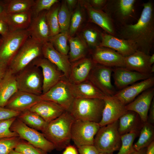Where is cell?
Masks as SVG:
<instances>
[{
  "mask_svg": "<svg viewBox=\"0 0 154 154\" xmlns=\"http://www.w3.org/2000/svg\"><path fill=\"white\" fill-rule=\"evenodd\" d=\"M10 130L16 133L22 139L47 153L55 149L54 145L42 133L28 126L17 117L11 125Z\"/></svg>",
  "mask_w": 154,
  "mask_h": 154,
  "instance_id": "obj_9",
  "label": "cell"
},
{
  "mask_svg": "<svg viewBox=\"0 0 154 154\" xmlns=\"http://www.w3.org/2000/svg\"><path fill=\"white\" fill-rule=\"evenodd\" d=\"M7 13L8 14L18 13L31 11L34 0H6Z\"/></svg>",
  "mask_w": 154,
  "mask_h": 154,
  "instance_id": "obj_37",
  "label": "cell"
},
{
  "mask_svg": "<svg viewBox=\"0 0 154 154\" xmlns=\"http://www.w3.org/2000/svg\"><path fill=\"white\" fill-rule=\"evenodd\" d=\"M78 34L88 47L93 49L99 46L100 44L102 32L95 26L88 24Z\"/></svg>",
  "mask_w": 154,
  "mask_h": 154,
  "instance_id": "obj_32",
  "label": "cell"
},
{
  "mask_svg": "<svg viewBox=\"0 0 154 154\" xmlns=\"http://www.w3.org/2000/svg\"><path fill=\"white\" fill-rule=\"evenodd\" d=\"M43 44L30 36L11 61L8 68L13 73L16 74L36 58L43 56Z\"/></svg>",
  "mask_w": 154,
  "mask_h": 154,
  "instance_id": "obj_4",
  "label": "cell"
},
{
  "mask_svg": "<svg viewBox=\"0 0 154 154\" xmlns=\"http://www.w3.org/2000/svg\"><path fill=\"white\" fill-rule=\"evenodd\" d=\"M101 41L99 46L108 48L126 57L137 50L136 46L131 41L109 35L104 31L101 35Z\"/></svg>",
  "mask_w": 154,
  "mask_h": 154,
  "instance_id": "obj_17",
  "label": "cell"
},
{
  "mask_svg": "<svg viewBox=\"0 0 154 154\" xmlns=\"http://www.w3.org/2000/svg\"><path fill=\"white\" fill-rule=\"evenodd\" d=\"M113 68L96 64L91 70L88 80L107 96H113L116 92L111 81Z\"/></svg>",
  "mask_w": 154,
  "mask_h": 154,
  "instance_id": "obj_12",
  "label": "cell"
},
{
  "mask_svg": "<svg viewBox=\"0 0 154 154\" xmlns=\"http://www.w3.org/2000/svg\"><path fill=\"white\" fill-rule=\"evenodd\" d=\"M70 37L68 41L69 44V51L68 56L71 63L74 62L86 57L89 51V48L78 33Z\"/></svg>",
  "mask_w": 154,
  "mask_h": 154,
  "instance_id": "obj_31",
  "label": "cell"
},
{
  "mask_svg": "<svg viewBox=\"0 0 154 154\" xmlns=\"http://www.w3.org/2000/svg\"><path fill=\"white\" fill-rule=\"evenodd\" d=\"M71 93L74 98L99 99L103 100L106 96L87 80L77 84L70 82Z\"/></svg>",
  "mask_w": 154,
  "mask_h": 154,
  "instance_id": "obj_27",
  "label": "cell"
},
{
  "mask_svg": "<svg viewBox=\"0 0 154 154\" xmlns=\"http://www.w3.org/2000/svg\"><path fill=\"white\" fill-rule=\"evenodd\" d=\"M14 150L23 154H47V152L23 140Z\"/></svg>",
  "mask_w": 154,
  "mask_h": 154,
  "instance_id": "obj_44",
  "label": "cell"
},
{
  "mask_svg": "<svg viewBox=\"0 0 154 154\" xmlns=\"http://www.w3.org/2000/svg\"><path fill=\"white\" fill-rule=\"evenodd\" d=\"M100 127L98 123L75 119L71 127V140L77 147L94 145L95 137Z\"/></svg>",
  "mask_w": 154,
  "mask_h": 154,
  "instance_id": "obj_10",
  "label": "cell"
},
{
  "mask_svg": "<svg viewBox=\"0 0 154 154\" xmlns=\"http://www.w3.org/2000/svg\"><path fill=\"white\" fill-rule=\"evenodd\" d=\"M147 148V147L142 148L138 151H136L132 154H146Z\"/></svg>",
  "mask_w": 154,
  "mask_h": 154,
  "instance_id": "obj_55",
  "label": "cell"
},
{
  "mask_svg": "<svg viewBox=\"0 0 154 154\" xmlns=\"http://www.w3.org/2000/svg\"><path fill=\"white\" fill-rule=\"evenodd\" d=\"M101 120L99 124L100 127L118 120L127 111L125 105L114 96H106Z\"/></svg>",
  "mask_w": 154,
  "mask_h": 154,
  "instance_id": "obj_14",
  "label": "cell"
},
{
  "mask_svg": "<svg viewBox=\"0 0 154 154\" xmlns=\"http://www.w3.org/2000/svg\"><path fill=\"white\" fill-rule=\"evenodd\" d=\"M9 31L7 23L3 20H0V35L3 37L7 35Z\"/></svg>",
  "mask_w": 154,
  "mask_h": 154,
  "instance_id": "obj_50",
  "label": "cell"
},
{
  "mask_svg": "<svg viewBox=\"0 0 154 154\" xmlns=\"http://www.w3.org/2000/svg\"><path fill=\"white\" fill-rule=\"evenodd\" d=\"M29 110L37 114L47 123L56 119L66 111L54 102L43 100L38 102Z\"/></svg>",
  "mask_w": 154,
  "mask_h": 154,
  "instance_id": "obj_25",
  "label": "cell"
},
{
  "mask_svg": "<svg viewBox=\"0 0 154 154\" xmlns=\"http://www.w3.org/2000/svg\"><path fill=\"white\" fill-rule=\"evenodd\" d=\"M104 105L102 99L75 98L68 112L75 119L99 123Z\"/></svg>",
  "mask_w": 154,
  "mask_h": 154,
  "instance_id": "obj_3",
  "label": "cell"
},
{
  "mask_svg": "<svg viewBox=\"0 0 154 154\" xmlns=\"http://www.w3.org/2000/svg\"><path fill=\"white\" fill-rule=\"evenodd\" d=\"M42 52L43 57L55 65L68 79L71 64L68 56L58 52L49 41L43 44Z\"/></svg>",
  "mask_w": 154,
  "mask_h": 154,
  "instance_id": "obj_19",
  "label": "cell"
},
{
  "mask_svg": "<svg viewBox=\"0 0 154 154\" xmlns=\"http://www.w3.org/2000/svg\"><path fill=\"white\" fill-rule=\"evenodd\" d=\"M2 42H3V41H2V39H0V47L1 46V45L2 44Z\"/></svg>",
  "mask_w": 154,
  "mask_h": 154,
  "instance_id": "obj_59",
  "label": "cell"
},
{
  "mask_svg": "<svg viewBox=\"0 0 154 154\" xmlns=\"http://www.w3.org/2000/svg\"><path fill=\"white\" fill-rule=\"evenodd\" d=\"M74 120L69 112L65 111L60 116L48 123L42 132L57 150H62L70 145L71 127Z\"/></svg>",
  "mask_w": 154,
  "mask_h": 154,
  "instance_id": "obj_2",
  "label": "cell"
},
{
  "mask_svg": "<svg viewBox=\"0 0 154 154\" xmlns=\"http://www.w3.org/2000/svg\"><path fill=\"white\" fill-rule=\"evenodd\" d=\"M59 2L58 0H35L34 4L31 9L32 17L44 11L48 10L54 4Z\"/></svg>",
  "mask_w": 154,
  "mask_h": 154,
  "instance_id": "obj_42",
  "label": "cell"
},
{
  "mask_svg": "<svg viewBox=\"0 0 154 154\" xmlns=\"http://www.w3.org/2000/svg\"><path fill=\"white\" fill-rule=\"evenodd\" d=\"M67 6L70 11L72 13L77 5L78 0H65Z\"/></svg>",
  "mask_w": 154,
  "mask_h": 154,
  "instance_id": "obj_51",
  "label": "cell"
},
{
  "mask_svg": "<svg viewBox=\"0 0 154 154\" xmlns=\"http://www.w3.org/2000/svg\"><path fill=\"white\" fill-rule=\"evenodd\" d=\"M62 154H78V152L74 146L70 145L65 147Z\"/></svg>",
  "mask_w": 154,
  "mask_h": 154,
  "instance_id": "obj_52",
  "label": "cell"
},
{
  "mask_svg": "<svg viewBox=\"0 0 154 154\" xmlns=\"http://www.w3.org/2000/svg\"><path fill=\"white\" fill-rule=\"evenodd\" d=\"M143 123L138 114L127 111L118 120V130L121 135L131 132L139 133Z\"/></svg>",
  "mask_w": 154,
  "mask_h": 154,
  "instance_id": "obj_28",
  "label": "cell"
},
{
  "mask_svg": "<svg viewBox=\"0 0 154 154\" xmlns=\"http://www.w3.org/2000/svg\"><path fill=\"white\" fill-rule=\"evenodd\" d=\"M32 63L41 69L43 76L42 94L47 92L65 77L55 65L43 56L36 58Z\"/></svg>",
  "mask_w": 154,
  "mask_h": 154,
  "instance_id": "obj_13",
  "label": "cell"
},
{
  "mask_svg": "<svg viewBox=\"0 0 154 154\" xmlns=\"http://www.w3.org/2000/svg\"><path fill=\"white\" fill-rule=\"evenodd\" d=\"M40 96L42 100L54 102L67 111H69L74 98L70 90V82L65 77Z\"/></svg>",
  "mask_w": 154,
  "mask_h": 154,
  "instance_id": "obj_11",
  "label": "cell"
},
{
  "mask_svg": "<svg viewBox=\"0 0 154 154\" xmlns=\"http://www.w3.org/2000/svg\"><path fill=\"white\" fill-rule=\"evenodd\" d=\"M137 141L133 145L136 151L147 148L154 139V125L147 121L144 122L140 131Z\"/></svg>",
  "mask_w": 154,
  "mask_h": 154,
  "instance_id": "obj_33",
  "label": "cell"
},
{
  "mask_svg": "<svg viewBox=\"0 0 154 154\" xmlns=\"http://www.w3.org/2000/svg\"><path fill=\"white\" fill-rule=\"evenodd\" d=\"M32 18L31 11L18 13H7L3 21L7 24L10 31L27 29Z\"/></svg>",
  "mask_w": 154,
  "mask_h": 154,
  "instance_id": "obj_30",
  "label": "cell"
},
{
  "mask_svg": "<svg viewBox=\"0 0 154 154\" xmlns=\"http://www.w3.org/2000/svg\"><path fill=\"white\" fill-rule=\"evenodd\" d=\"M154 88L144 91L132 102L125 105L127 111L134 112L138 114L144 122L147 121L149 110L153 99Z\"/></svg>",
  "mask_w": 154,
  "mask_h": 154,
  "instance_id": "obj_21",
  "label": "cell"
},
{
  "mask_svg": "<svg viewBox=\"0 0 154 154\" xmlns=\"http://www.w3.org/2000/svg\"><path fill=\"white\" fill-rule=\"evenodd\" d=\"M80 154H99L100 153L94 145H87L77 147Z\"/></svg>",
  "mask_w": 154,
  "mask_h": 154,
  "instance_id": "obj_46",
  "label": "cell"
},
{
  "mask_svg": "<svg viewBox=\"0 0 154 154\" xmlns=\"http://www.w3.org/2000/svg\"><path fill=\"white\" fill-rule=\"evenodd\" d=\"M135 0H108L103 10L114 24L121 26L127 24L135 15Z\"/></svg>",
  "mask_w": 154,
  "mask_h": 154,
  "instance_id": "obj_8",
  "label": "cell"
},
{
  "mask_svg": "<svg viewBox=\"0 0 154 154\" xmlns=\"http://www.w3.org/2000/svg\"><path fill=\"white\" fill-rule=\"evenodd\" d=\"M46 11H44L33 17L27 29L31 37L42 44L48 41L50 37L46 19Z\"/></svg>",
  "mask_w": 154,
  "mask_h": 154,
  "instance_id": "obj_23",
  "label": "cell"
},
{
  "mask_svg": "<svg viewBox=\"0 0 154 154\" xmlns=\"http://www.w3.org/2000/svg\"><path fill=\"white\" fill-rule=\"evenodd\" d=\"M85 9L89 21L102 29L104 32L112 35L117 36L115 25L108 15L102 10L92 7L86 0H78Z\"/></svg>",
  "mask_w": 154,
  "mask_h": 154,
  "instance_id": "obj_15",
  "label": "cell"
},
{
  "mask_svg": "<svg viewBox=\"0 0 154 154\" xmlns=\"http://www.w3.org/2000/svg\"><path fill=\"white\" fill-rule=\"evenodd\" d=\"M139 134L137 132H131L121 135V146L116 154H132L135 152L136 151L133 147V143Z\"/></svg>",
  "mask_w": 154,
  "mask_h": 154,
  "instance_id": "obj_40",
  "label": "cell"
},
{
  "mask_svg": "<svg viewBox=\"0 0 154 154\" xmlns=\"http://www.w3.org/2000/svg\"><path fill=\"white\" fill-rule=\"evenodd\" d=\"M30 37L27 29L10 31L2 37L0 63L8 66L24 43Z\"/></svg>",
  "mask_w": 154,
  "mask_h": 154,
  "instance_id": "obj_7",
  "label": "cell"
},
{
  "mask_svg": "<svg viewBox=\"0 0 154 154\" xmlns=\"http://www.w3.org/2000/svg\"><path fill=\"white\" fill-rule=\"evenodd\" d=\"M68 32L60 33L50 37L49 42H51L55 48L62 54L68 55L69 46L67 42L70 37Z\"/></svg>",
  "mask_w": 154,
  "mask_h": 154,
  "instance_id": "obj_38",
  "label": "cell"
},
{
  "mask_svg": "<svg viewBox=\"0 0 154 154\" xmlns=\"http://www.w3.org/2000/svg\"><path fill=\"white\" fill-rule=\"evenodd\" d=\"M22 140L19 136L0 139V154H9Z\"/></svg>",
  "mask_w": 154,
  "mask_h": 154,
  "instance_id": "obj_41",
  "label": "cell"
},
{
  "mask_svg": "<svg viewBox=\"0 0 154 154\" xmlns=\"http://www.w3.org/2000/svg\"><path fill=\"white\" fill-rule=\"evenodd\" d=\"M99 154H113V153H100Z\"/></svg>",
  "mask_w": 154,
  "mask_h": 154,
  "instance_id": "obj_60",
  "label": "cell"
},
{
  "mask_svg": "<svg viewBox=\"0 0 154 154\" xmlns=\"http://www.w3.org/2000/svg\"><path fill=\"white\" fill-rule=\"evenodd\" d=\"M41 100L40 95L18 90L5 107L22 112L29 110Z\"/></svg>",
  "mask_w": 154,
  "mask_h": 154,
  "instance_id": "obj_24",
  "label": "cell"
},
{
  "mask_svg": "<svg viewBox=\"0 0 154 154\" xmlns=\"http://www.w3.org/2000/svg\"><path fill=\"white\" fill-rule=\"evenodd\" d=\"M150 55L137 50L132 54L124 57L125 67L141 73H151V65L150 64Z\"/></svg>",
  "mask_w": 154,
  "mask_h": 154,
  "instance_id": "obj_26",
  "label": "cell"
},
{
  "mask_svg": "<svg viewBox=\"0 0 154 154\" xmlns=\"http://www.w3.org/2000/svg\"><path fill=\"white\" fill-rule=\"evenodd\" d=\"M15 76L18 90L38 95L42 94L43 76L40 68L31 63Z\"/></svg>",
  "mask_w": 154,
  "mask_h": 154,
  "instance_id": "obj_6",
  "label": "cell"
},
{
  "mask_svg": "<svg viewBox=\"0 0 154 154\" xmlns=\"http://www.w3.org/2000/svg\"><path fill=\"white\" fill-rule=\"evenodd\" d=\"M9 154H23V153L17 151L14 149L12 150Z\"/></svg>",
  "mask_w": 154,
  "mask_h": 154,
  "instance_id": "obj_57",
  "label": "cell"
},
{
  "mask_svg": "<svg viewBox=\"0 0 154 154\" xmlns=\"http://www.w3.org/2000/svg\"><path fill=\"white\" fill-rule=\"evenodd\" d=\"M90 5L96 9L102 10L105 7L108 0H87Z\"/></svg>",
  "mask_w": 154,
  "mask_h": 154,
  "instance_id": "obj_47",
  "label": "cell"
},
{
  "mask_svg": "<svg viewBox=\"0 0 154 154\" xmlns=\"http://www.w3.org/2000/svg\"><path fill=\"white\" fill-rule=\"evenodd\" d=\"M113 78L115 86L122 89L137 81L143 80L153 76V74H145L130 70L125 67L113 68Z\"/></svg>",
  "mask_w": 154,
  "mask_h": 154,
  "instance_id": "obj_18",
  "label": "cell"
},
{
  "mask_svg": "<svg viewBox=\"0 0 154 154\" xmlns=\"http://www.w3.org/2000/svg\"><path fill=\"white\" fill-rule=\"evenodd\" d=\"M17 117L0 121V139L19 136L11 131L10 127Z\"/></svg>",
  "mask_w": 154,
  "mask_h": 154,
  "instance_id": "obj_43",
  "label": "cell"
},
{
  "mask_svg": "<svg viewBox=\"0 0 154 154\" xmlns=\"http://www.w3.org/2000/svg\"><path fill=\"white\" fill-rule=\"evenodd\" d=\"M86 13L79 1L77 6L72 12L68 31L70 37L75 36L79 31L85 21Z\"/></svg>",
  "mask_w": 154,
  "mask_h": 154,
  "instance_id": "obj_34",
  "label": "cell"
},
{
  "mask_svg": "<svg viewBox=\"0 0 154 154\" xmlns=\"http://www.w3.org/2000/svg\"><path fill=\"white\" fill-rule=\"evenodd\" d=\"M154 85V77L153 76L128 86L116 92L113 96L126 105L133 101L142 92L153 87Z\"/></svg>",
  "mask_w": 154,
  "mask_h": 154,
  "instance_id": "obj_20",
  "label": "cell"
},
{
  "mask_svg": "<svg viewBox=\"0 0 154 154\" xmlns=\"http://www.w3.org/2000/svg\"><path fill=\"white\" fill-rule=\"evenodd\" d=\"M71 63L67 79L73 84H78L87 80L91 70L96 64L92 58L86 57Z\"/></svg>",
  "mask_w": 154,
  "mask_h": 154,
  "instance_id": "obj_22",
  "label": "cell"
},
{
  "mask_svg": "<svg viewBox=\"0 0 154 154\" xmlns=\"http://www.w3.org/2000/svg\"><path fill=\"white\" fill-rule=\"evenodd\" d=\"M8 66L0 63V82L5 76Z\"/></svg>",
  "mask_w": 154,
  "mask_h": 154,
  "instance_id": "obj_53",
  "label": "cell"
},
{
  "mask_svg": "<svg viewBox=\"0 0 154 154\" xmlns=\"http://www.w3.org/2000/svg\"><path fill=\"white\" fill-rule=\"evenodd\" d=\"M60 5V4L59 2L56 3L46 12V19L49 28L50 37L60 33L58 16Z\"/></svg>",
  "mask_w": 154,
  "mask_h": 154,
  "instance_id": "obj_36",
  "label": "cell"
},
{
  "mask_svg": "<svg viewBox=\"0 0 154 154\" xmlns=\"http://www.w3.org/2000/svg\"><path fill=\"white\" fill-rule=\"evenodd\" d=\"M118 127V120L100 127L95 137L94 142L100 153H113L119 150L121 140Z\"/></svg>",
  "mask_w": 154,
  "mask_h": 154,
  "instance_id": "obj_5",
  "label": "cell"
},
{
  "mask_svg": "<svg viewBox=\"0 0 154 154\" xmlns=\"http://www.w3.org/2000/svg\"><path fill=\"white\" fill-rule=\"evenodd\" d=\"M71 14L65 0L62 1L58 15L60 33L68 32Z\"/></svg>",
  "mask_w": 154,
  "mask_h": 154,
  "instance_id": "obj_39",
  "label": "cell"
},
{
  "mask_svg": "<svg viewBox=\"0 0 154 154\" xmlns=\"http://www.w3.org/2000/svg\"><path fill=\"white\" fill-rule=\"evenodd\" d=\"M18 90L15 74L8 68L0 82V107H5L8 101Z\"/></svg>",
  "mask_w": 154,
  "mask_h": 154,
  "instance_id": "obj_29",
  "label": "cell"
},
{
  "mask_svg": "<svg viewBox=\"0 0 154 154\" xmlns=\"http://www.w3.org/2000/svg\"><path fill=\"white\" fill-rule=\"evenodd\" d=\"M92 55L96 64L111 68L125 67L124 57L111 48L98 46L92 51Z\"/></svg>",
  "mask_w": 154,
  "mask_h": 154,
  "instance_id": "obj_16",
  "label": "cell"
},
{
  "mask_svg": "<svg viewBox=\"0 0 154 154\" xmlns=\"http://www.w3.org/2000/svg\"><path fill=\"white\" fill-rule=\"evenodd\" d=\"M149 62L151 65H152L154 62V54H152L150 55L149 58Z\"/></svg>",
  "mask_w": 154,
  "mask_h": 154,
  "instance_id": "obj_56",
  "label": "cell"
},
{
  "mask_svg": "<svg viewBox=\"0 0 154 154\" xmlns=\"http://www.w3.org/2000/svg\"><path fill=\"white\" fill-rule=\"evenodd\" d=\"M17 117L28 126L42 132L48 123L39 115L29 110L21 112Z\"/></svg>",
  "mask_w": 154,
  "mask_h": 154,
  "instance_id": "obj_35",
  "label": "cell"
},
{
  "mask_svg": "<svg viewBox=\"0 0 154 154\" xmlns=\"http://www.w3.org/2000/svg\"><path fill=\"white\" fill-rule=\"evenodd\" d=\"M146 154H154V141L147 147Z\"/></svg>",
  "mask_w": 154,
  "mask_h": 154,
  "instance_id": "obj_54",
  "label": "cell"
},
{
  "mask_svg": "<svg viewBox=\"0 0 154 154\" xmlns=\"http://www.w3.org/2000/svg\"><path fill=\"white\" fill-rule=\"evenodd\" d=\"M21 113L5 107H0V121L17 117Z\"/></svg>",
  "mask_w": 154,
  "mask_h": 154,
  "instance_id": "obj_45",
  "label": "cell"
},
{
  "mask_svg": "<svg viewBox=\"0 0 154 154\" xmlns=\"http://www.w3.org/2000/svg\"><path fill=\"white\" fill-rule=\"evenodd\" d=\"M154 72V65H153L151 67V73L152 74Z\"/></svg>",
  "mask_w": 154,
  "mask_h": 154,
  "instance_id": "obj_58",
  "label": "cell"
},
{
  "mask_svg": "<svg viewBox=\"0 0 154 154\" xmlns=\"http://www.w3.org/2000/svg\"><path fill=\"white\" fill-rule=\"evenodd\" d=\"M140 17L134 24L121 27L119 38L132 42L137 50L149 55L154 42V6L149 1L143 4Z\"/></svg>",
  "mask_w": 154,
  "mask_h": 154,
  "instance_id": "obj_1",
  "label": "cell"
},
{
  "mask_svg": "<svg viewBox=\"0 0 154 154\" xmlns=\"http://www.w3.org/2000/svg\"><path fill=\"white\" fill-rule=\"evenodd\" d=\"M147 121L153 125L154 124V100H152L149 110Z\"/></svg>",
  "mask_w": 154,
  "mask_h": 154,
  "instance_id": "obj_49",
  "label": "cell"
},
{
  "mask_svg": "<svg viewBox=\"0 0 154 154\" xmlns=\"http://www.w3.org/2000/svg\"><path fill=\"white\" fill-rule=\"evenodd\" d=\"M7 14L6 0H0V20H3Z\"/></svg>",
  "mask_w": 154,
  "mask_h": 154,
  "instance_id": "obj_48",
  "label": "cell"
}]
</instances>
